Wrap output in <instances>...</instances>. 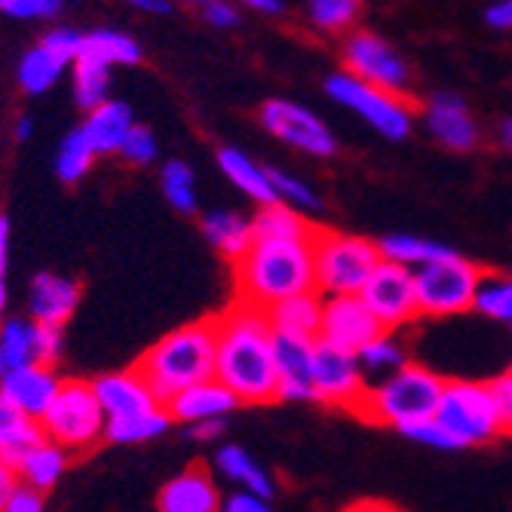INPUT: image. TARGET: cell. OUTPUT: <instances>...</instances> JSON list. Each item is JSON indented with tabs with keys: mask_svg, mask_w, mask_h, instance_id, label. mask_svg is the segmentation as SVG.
I'll use <instances>...</instances> for the list:
<instances>
[{
	"mask_svg": "<svg viewBox=\"0 0 512 512\" xmlns=\"http://www.w3.org/2000/svg\"><path fill=\"white\" fill-rule=\"evenodd\" d=\"M359 298L365 301V307L378 319L384 332H396L421 316L417 313V295H414V270L390 264V261L378 264V270L371 273Z\"/></svg>",
	"mask_w": 512,
	"mask_h": 512,
	"instance_id": "obj_13",
	"label": "cell"
},
{
	"mask_svg": "<svg viewBox=\"0 0 512 512\" xmlns=\"http://www.w3.org/2000/svg\"><path fill=\"white\" fill-rule=\"evenodd\" d=\"M325 92H329L332 102L359 114L371 129L381 132L387 142H405L414 129L417 108L411 99L390 96V92H381L375 86L350 77L347 71H335L325 80Z\"/></svg>",
	"mask_w": 512,
	"mask_h": 512,
	"instance_id": "obj_9",
	"label": "cell"
},
{
	"mask_svg": "<svg viewBox=\"0 0 512 512\" xmlns=\"http://www.w3.org/2000/svg\"><path fill=\"white\" fill-rule=\"evenodd\" d=\"M83 62H92V65H102V68H114V65H138L142 62V46L138 40L126 31H117V28H99V31H89L80 37V56Z\"/></svg>",
	"mask_w": 512,
	"mask_h": 512,
	"instance_id": "obj_28",
	"label": "cell"
},
{
	"mask_svg": "<svg viewBox=\"0 0 512 512\" xmlns=\"http://www.w3.org/2000/svg\"><path fill=\"white\" fill-rule=\"evenodd\" d=\"M160 188H163V197L166 203L181 212V215H194L197 212V175L194 169L184 163V160H169L163 169H160Z\"/></svg>",
	"mask_w": 512,
	"mask_h": 512,
	"instance_id": "obj_35",
	"label": "cell"
},
{
	"mask_svg": "<svg viewBox=\"0 0 512 512\" xmlns=\"http://www.w3.org/2000/svg\"><path fill=\"white\" fill-rule=\"evenodd\" d=\"M135 371L148 381L151 393L166 405L181 390L197 387L215 378V325L200 319L163 335L142 359Z\"/></svg>",
	"mask_w": 512,
	"mask_h": 512,
	"instance_id": "obj_3",
	"label": "cell"
},
{
	"mask_svg": "<svg viewBox=\"0 0 512 512\" xmlns=\"http://www.w3.org/2000/svg\"><path fill=\"white\" fill-rule=\"evenodd\" d=\"M399 436H405V439H411V442H417V445H427V448L454 451L451 442H448V436L442 433V427L433 421V417H430V421H421V424H411V427L399 430Z\"/></svg>",
	"mask_w": 512,
	"mask_h": 512,
	"instance_id": "obj_46",
	"label": "cell"
},
{
	"mask_svg": "<svg viewBox=\"0 0 512 512\" xmlns=\"http://www.w3.org/2000/svg\"><path fill=\"white\" fill-rule=\"evenodd\" d=\"M258 120L276 142H283L286 148H295L307 157L325 160L338 151V138H335L332 126L301 102L267 99L258 111Z\"/></svg>",
	"mask_w": 512,
	"mask_h": 512,
	"instance_id": "obj_11",
	"label": "cell"
},
{
	"mask_svg": "<svg viewBox=\"0 0 512 512\" xmlns=\"http://www.w3.org/2000/svg\"><path fill=\"white\" fill-rule=\"evenodd\" d=\"M246 10L264 13V16H283V13H289V4H283V0H249Z\"/></svg>",
	"mask_w": 512,
	"mask_h": 512,
	"instance_id": "obj_54",
	"label": "cell"
},
{
	"mask_svg": "<svg viewBox=\"0 0 512 512\" xmlns=\"http://www.w3.org/2000/svg\"><path fill=\"white\" fill-rule=\"evenodd\" d=\"M344 512H402V509L387 500H359V503H350Z\"/></svg>",
	"mask_w": 512,
	"mask_h": 512,
	"instance_id": "obj_55",
	"label": "cell"
},
{
	"mask_svg": "<svg viewBox=\"0 0 512 512\" xmlns=\"http://www.w3.org/2000/svg\"><path fill=\"white\" fill-rule=\"evenodd\" d=\"M197 13L209 28L218 31L237 28L243 22V10L237 4H230V0H203V4H197Z\"/></svg>",
	"mask_w": 512,
	"mask_h": 512,
	"instance_id": "obj_44",
	"label": "cell"
},
{
	"mask_svg": "<svg viewBox=\"0 0 512 512\" xmlns=\"http://www.w3.org/2000/svg\"><path fill=\"white\" fill-rule=\"evenodd\" d=\"M341 62H344L341 71H347L350 77L375 86L381 92H390V96L408 99V92L414 86V71H411L408 59L387 37L368 31V28H356L353 34L344 37Z\"/></svg>",
	"mask_w": 512,
	"mask_h": 512,
	"instance_id": "obj_10",
	"label": "cell"
},
{
	"mask_svg": "<svg viewBox=\"0 0 512 512\" xmlns=\"http://www.w3.org/2000/svg\"><path fill=\"white\" fill-rule=\"evenodd\" d=\"M356 359H359V365L365 371V378L375 375L381 381V378H387V375H393V371L408 365V350H405V344L399 341L396 332H381Z\"/></svg>",
	"mask_w": 512,
	"mask_h": 512,
	"instance_id": "obj_37",
	"label": "cell"
},
{
	"mask_svg": "<svg viewBox=\"0 0 512 512\" xmlns=\"http://www.w3.org/2000/svg\"><path fill=\"white\" fill-rule=\"evenodd\" d=\"M500 145L512 154V117H506L503 126H500Z\"/></svg>",
	"mask_w": 512,
	"mask_h": 512,
	"instance_id": "obj_58",
	"label": "cell"
},
{
	"mask_svg": "<svg viewBox=\"0 0 512 512\" xmlns=\"http://www.w3.org/2000/svg\"><path fill=\"white\" fill-rule=\"evenodd\" d=\"M80 31L74 28H50L31 50L19 59V86L28 96H40L50 86L62 80V74L77 62L80 56Z\"/></svg>",
	"mask_w": 512,
	"mask_h": 512,
	"instance_id": "obj_14",
	"label": "cell"
},
{
	"mask_svg": "<svg viewBox=\"0 0 512 512\" xmlns=\"http://www.w3.org/2000/svg\"><path fill=\"white\" fill-rule=\"evenodd\" d=\"M267 313V322L276 338H295V341H319V322H322V298L316 292L295 295L273 304Z\"/></svg>",
	"mask_w": 512,
	"mask_h": 512,
	"instance_id": "obj_23",
	"label": "cell"
},
{
	"mask_svg": "<svg viewBox=\"0 0 512 512\" xmlns=\"http://www.w3.org/2000/svg\"><path fill=\"white\" fill-rule=\"evenodd\" d=\"M215 325V381L240 405L276 399V335L267 313L252 304H230Z\"/></svg>",
	"mask_w": 512,
	"mask_h": 512,
	"instance_id": "obj_1",
	"label": "cell"
},
{
	"mask_svg": "<svg viewBox=\"0 0 512 512\" xmlns=\"http://www.w3.org/2000/svg\"><path fill=\"white\" fill-rule=\"evenodd\" d=\"M491 387V399H494V408H497V417H500V427H503V436H512V381L506 375L488 381Z\"/></svg>",
	"mask_w": 512,
	"mask_h": 512,
	"instance_id": "obj_47",
	"label": "cell"
},
{
	"mask_svg": "<svg viewBox=\"0 0 512 512\" xmlns=\"http://www.w3.org/2000/svg\"><path fill=\"white\" fill-rule=\"evenodd\" d=\"M105 424L108 417L92 393V381L68 378L50 411L40 417V436L68 454H83L105 442Z\"/></svg>",
	"mask_w": 512,
	"mask_h": 512,
	"instance_id": "obj_7",
	"label": "cell"
},
{
	"mask_svg": "<svg viewBox=\"0 0 512 512\" xmlns=\"http://www.w3.org/2000/svg\"><path fill=\"white\" fill-rule=\"evenodd\" d=\"M62 375L53 365H22V368H10L7 378L0 381V396H4L19 414H25L28 421L40 424V417L50 411V405L56 402L59 390H62Z\"/></svg>",
	"mask_w": 512,
	"mask_h": 512,
	"instance_id": "obj_17",
	"label": "cell"
},
{
	"mask_svg": "<svg viewBox=\"0 0 512 512\" xmlns=\"http://www.w3.org/2000/svg\"><path fill=\"white\" fill-rule=\"evenodd\" d=\"M506 378H509V381H512V365H509V371H506Z\"/></svg>",
	"mask_w": 512,
	"mask_h": 512,
	"instance_id": "obj_60",
	"label": "cell"
},
{
	"mask_svg": "<svg viewBox=\"0 0 512 512\" xmlns=\"http://www.w3.org/2000/svg\"><path fill=\"white\" fill-rule=\"evenodd\" d=\"M172 427V417L166 408L142 411V414H126V417H108L105 424V442L114 445H142L157 436H163Z\"/></svg>",
	"mask_w": 512,
	"mask_h": 512,
	"instance_id": "obj_31",
	"label": "cell"
},
{
	"mask_svg": "<svg viewBox=\"0 0 512 512\" xmlns=\"http://www.w3.org/2000/svg\"><path fill=\"white\" fill-rule=\"evenodd\" d=\"M92 393H96L105 417H126V414H142V411L163 408L160 399L151 393L148 381L138 375L135 368L108 371V375L92 381Z\"/></svg>",
	"mask_w": 512,
	"mask_h": 512,
	"instance_id": "obj_20",
	"label": "cell"
},
{
	"mask_svg": "<svg viewBox=\"0 0 512 512\" xmlns=\"http://www.w3.org/2000/svg\"><path fill=\"white\" fill-rule=\"evenodd\" d=\"M40 424L28 421L25 414H19L4 396H0V457H7L10 463H19L28 448L40 442Z\"/></svg>",
	"mask_w": 512,
	"mask_h": 512,
	"instance_id": "obj_34",
	"label": "cell"
},
{
	"mask_svg": "<svg viewBox=\"0 0 512 512\" xmlns=\"http://www.w3.org/2000/svg\"><path fill=\"white\" fill-rule=\"evenodd\" d=\"M34 329L28 316H10L0 322V356L7 368H22L34 362Z\"/></svg>",
	"mask_w": 512,
	"mask_h": 512,
	"instance_id": "obj_39",
	"label": "cell"
},
{
	"mask_svg": "<svg viewBox=\"0 0 512 512\" xmlns=\"http://www.w3.org/2000/svg\"><path fill=\"white\" fill-rule=\"evenodd\" d=\"M132 7L142 10V13H151V16H169V13H175V4H169V0H135Z\"/></svg>",
	"mask_w": 512,
	"mask_h": 512,
	"instance_id": "obj_56",
	"label": "cell"
},
{
	"mask_svg": "<svg viewBox=\"0 0 512 512\" xmlns=\"http://www.w3.org/2000/svg\"><path fill=\"white\" fill-rule=\"evenodd\" d=\"M203 237L209 246L224 255L230 264H237L252 249V218L234 209H215L203 218Z\"/></svg>",
	"mask_w": 512,
	"mask_h": 512,
	"instance_id": "obj_27",
	"label": "cell"
},
{
	"mask_svg": "<svg viewBox=\"0 0 512 512\" xmlns=\"http://www.w3.org/2000/svg\"><path fill=\"white\" fill-rule=\"evenodd\" d=\"M68 460L71 454L62 451L59 445L40 439L34 448H28L22 454V460L16 463V473H19V485L37 491V494H46L59 485V479L65 476L68 470Z\"/></svg>",
	"mask_w": 512,
	"mask_h": 512,
	"instance_id": "obj_29",
	"label": "cell"
},
{
	"mask_svg": "<svg viewBox=\"0 0 512 512\" xmlns=\"http://www.w3.org/2000/svg\"><path fill=\"white\" fill-rule=\"evenodd\" d=\"M433 421L448 436L451 448H479L503 436L488 381H445Z\"/></svg>",
	"mask_w": 512,
	"mask_h": 512,
	"instance_id": "obj_6",
	"label": "cell"
},
{
	"mask_svg": "<svg viewBox=\"0 0 512 512\" xmlns=\"http://www.w3.org/2000/svg\"><path fill=\"white\" fill-rule=\"evenodd\" d=\"M71 89H74V102L80 111H96L102 108L111 96V71L102 68V65H92V62H83L77 59L74 68H71Z\"/></svg>",
	"mask_w": 512,
	"mask_h": 512,
	"instance_id": "obj_36",
	"label": "cell"
},
{
	"mask_svg": "<svg viewBox=\"0 0 512 512\" xmlns=\"http://www.w3.org/2000/svg\"><path fill=\"white\" fill-rule=\"evenodd\" d=\"M163 408L169 411L172 421L194 427V424H203V421H227V414L237 411L240 402L234 399V393L212 378V381H203L197 387L181 390Z\"/></svg>",
	"mask_w": 512,
	"mask_h": 512,
	"instance_id": "obj_22",
	"label": "cell"
},
{
	"mask_svg": "<svg viewBox=\"0 0 512 512\" xmlns=\"http://www.w3.org/2000/svg\"><path fill=\"white\" fill-rule=\"evenodd\" d=\"M65 7L59 0H0V16L16 22H46L56 19Z\"/></svg>",
	"mask_w": 512,
	"mask_h": 512,
	"instance_id": "obj_43",
	"label": "cell"
},
{
	"mask_svg": "<svg viewBox=\"0 0 512 512\" xmlns=\"http://www.w3.org/2000/svg\"><path fill=\"white\" fill-rule=\"evenodd\" d=\"M221 512H273V500L258 497V494H246V491H234V494L224 497Z\"/></svg>",
	"mask_w": 512,
	"mask_h": 512,
	"instance_id": "obj_49",
	"label": "cell"
},
{
	"mask_svg": "<svg viewBox=\"0 0 512 512\" xmlns=\"http://www.w3.org/2000/svg\"><path fill=\"white\" fill-rule=\"evenodd\" d=\"M7 371H10V368H7L4 356H0V381H4V378H7Z\"/></svg>",
	"mask_w": 512,
	"mask_h": 512,
	"instance_id": "obj_59",
	"label": "cell"
},
{
	"mask_svg": "<svg viewBox=\"0 0 512 512\" xmlns=\"http://www.w3.org/2000/svg\"><path fill=\"white\" fill-rule=\"evenodd\" d=\"M7 273H10V218L0 215V322L7 316V301H10V289H7Z\"/></svg>",
	"mask_w": 512,
	"mask_h": 512,
	"instance_id": "obj_48",
	"label": "cell"
},
{
	"mask_svg": "<svg viewBox=\"0 0 512 512\" xmlns=\"http://www.w3.org/2000/svg\"><path fill=\"white\" fill-rule=\"evenodd\" d=\"M442 390H445L442 375H436L427 365L408 362L405 368L393 371V375L368 384L356 414L362 421L393 427L399 433L411 424L430 421L442 399Z\"/></svg>",
	"mask_w": 512,
	"mask_h": 512,
	"instance_id": "obj_4",
	"label": "cell"
},
{
	"mask_svg": "<svg viewBox=\"0 0 512 512\" xmlns=\"http://www.w3.org/2000/svg\"><path fill=\"white\" fill-rule=\"evenodd\" d=\"M19 488V473L16 463H10L7 457H0V503H4L13 491Z\"/></svg>",
	"mask_w": 512,
	"mask_h": 512,
	"instance_id": "obj_52",
	"label": "cell"
},
{
	"mask_svg": "<svg viewBox=\"0 0 512 512\" xmlns=\"http://www.w3.org/2000/svg\"><path fill=\"white\" fill-rule=\"evenodd\" d=\"M0 512H43V494L19 485L4 503H0Z\"/></svg>",
	"mask_w": 512,
	"mask_h": 512,
	"instance_id": "obj_50",
	"label": "cell"
},
{
	"mask_svg": "<svg viewBox=\"0 0 512 512\" xmlns=\"http://www.w3.org/2000/svg\"><path fill=\"white\" fill-rule=\"evenodd\" d=\"M482 270L448 249L442 258L414 270V295H417V313L421 316H457L467 313L476 304Z\"/></svg>",
	"mask_w": 512,
	"mask_h": 512,
	"instance_id": "obj_8",
	"label": "cell"
},
{
	"mask_svg": "<svg viewBox=\"0 0 512 512\" xmlns=\"http://www.w3.org/2000/svg\"><path fill=\"white\" fill-rule=\"evenodd\" d=\"M384 329L371 316L359 295L344 298H322V322H319V341L335 350L359 356Z\"/></svg>",
	"mask_w": 512,
	"mask_h": 512,
	"instance_id": "obj_15",
	"label": "cell"
},
{
	"mask_svg": "<svg viewBox=\"0 0 512 512\" xmlns=\"http://www.w3.org/2000/svg\"><path fill=\"white\" fill-rule=\"evenodd\" d=\"M270 169V181H273V191H276V200L295 209V212H322V197L319 191H313V184H307L304 178L279 169V166H267Z\"/></svg>",
	"mask_w": 512,
	"mask_h": 512,
	"instance_id": "obj_41",
	"label": "cell"
},
{
	"mask_svg": "<svg viewBox=\"0 0 512 512\" xmlns=\"http://www.w3.org/2000/svg\"><path fill=\"white\" fill-rule=\"evenodd\" d=\"M378 252L390 264L417 270V267L442 258L448 252V246L436 243V240H427V237H417V234H387V237L378 240Z\"/></svg>",
	"mask_w": 512,
	"mask_h": 512,
	"instance_id": "obj_32",
	"label": "cell"
},
{
	"mask_svg": "<svg viewBox=\"0 0 512 512\" xmlns=\"http://www.w3.org/2000/svg\"><path fill=\"white\" fill-rule=\"evenodd\" d=\"M80 304V283L65 273L43 270L31 279L28 289V319L34 325H50V329H62V325L74 316Z\"/></svg>",
	"mask_w": 512,
	"mask_h": 512,
	"instance_id": "obj_18",
	"label": "cell"
},
{
	"mask_svg": "<svg viewBox=\"0 0 512 512\" xmlns=\"http://www.w3.org/2000/svg\"><path fill=\"white\" fill-rule=\"evenodd\" d=\"M476 313L512 325V276L503 273H482L476 289Z\"/></svg>",
	"mask_w": 512,
	"mask_h": 512,
	"instance_id": "obj_40",
	"label": "cell"
},
{
	"mask_svg": "<svg viewBox=\"0 0 512 512\" xmlns=\"http://www.w3.org/2000/svg\"><path fill=\"white\" fill-rule=\"evenodd\" d=\"M65 353V335L62 329H50V325H37L34 329V362L40 365H53Z\"/></svg>",
	"mask_w": 512,
	"mask_h": 512,
	"instance_id": "obj_45",
	"label": "cell"
},
{
	"mask_svg": "<svg viewBox=\"0 0 512 512\" xmlns=\"http://www.w3.org/2000/svg\"><path fill=\"white\" fill-rule=\"evenodd\" d=\"M482 19L494 31H512V0H497V4H488Z\"/></svg>",
	"mask_w": 512,
	"mask_h": 512,
	"instance_id": "obj_51",
	"label": "cell"
},
{
	"mask_svg": "<svg viewBox=\"0 0 512 512\" xmlns=\"http://www.w3.org/2000/svg\"><path fill=\"white\" fill-rule=\"evenodd\" d=\"M316 230L319 227L307 215H301L283 203L264 206L252 218V237L255 240H301V237H313Z\"/></svg>",
	"mask_w": 512,
	"mask_h": 512,
	"instance_id": "obj_30",
	"label": "cell"
},
{
	"mask_svg": "<svg viewBox=\"0 0 512 512\" xmlns=\"http://www.w3.org/2000/svg\"><path fill=\"white\" fill-rule=\"evenodd\" d=\"M221 488L206 467H188L178 476H172L160 494H157V509L160 512H221Z\"/></svg>",
	"mask_w": 512,
	"mask_h": 512,
	"instance_id": "obj_19",
	"label": "cell"
},
{
	"mask_svg": "<svg viewBox=\"0 0 512 512\" xmlns=\"http://www.w3.org/2000/svg\"><path fill=\"white\" fill-rule=\"evenodd\" d=\"M381 252L375 240L341 230H316L313 237V279L319 298H344L359 295L371 273L381 264Z\"/></svg>",
	"mask_w": 512,
	"mask_h": 512,
	"instance_id": "obj_5",
	"label": "cell"
},
{
	"mask_svg": "<svg viewBox=\"0 0 512 512\" xmlns=\"http://www.w3.org/2000/svg\"><path fill=\"white\" fill-rule=\"evenodd\" d=\"M215 160H218L221 172L227 175V181L234 184L237 191H243L249 200H255L261 209L279 203L276 191H273V181H270V169L261 166L255 157H249L246 151L227 145V148H218Z\"/></svg>",
	"mask_w": 512,
	"mask_h": 512,
	"instance_id": "obj_24",
	"label": "cell"
},
{
	"mask_svg": "<svg viewBox=\"0 0 512 512\" xmlns=\"http://www.w3.org/2000/svg\"><path fill=\"white\" fill-rule=\"evenodd\" d=\"M276 399L316 402L313 390V344L276 338Z\"/></svg>",
	"mask_w": 512,
	"mask_h": 512,
	"instance_id": "obj_21",
	"label": "cell"
},
{
	"mask_svg": "<svg viewBox=\"0 0 512 512\" xmlns=\"http://www.w3.org/2000/svg\"><path fill=\"white\" fill-rule=\"evenodd\" d=\"M120 157L129 166H151L160 157V145H157V135L148 126H132V132L126 135V142L120 148Z\"/></svg>",
	"mask_w": 512,
	"mask_h": 512,
	"instance_id": "obj_42",
	"label": "cell"
},
{
	"mask_svg": "<svg viewBox=\"0 0 512 512\" xmlns=\"http://www.w3.org/2000/svg\"><path fill=\"white\" fill-rule=\"evenodd\" d=\"M421 120L433 142L448 151L467 154L482 145L479 120L473 117L467 99L457 96V92H433L421 105Z\"/></svg>",
	"mask_w": 512,
	"mask_h": 512,
	"instance_id": "obj_16",
	"label": "cell"
},
{
	"mask_svg": "<svg viewBox=\"0 0 512 512\" xmlns=\"http://www.w3.org/2000/svg\"><path fill=\"white\" fill-rule=\"evenodd\" d=\"M313 237L252 240V249L234 264L237 301L252 304L258 310H270L286 298L316 292Z\"/></svg>",
	"mask_w": 512,
	"mask_h": 512,
	"instance_id": "obj_2",
	"label": "cell"
},
{
	"mask_svg": "<svg viewBox=\"0 0 512 512\" xmlns=\"http://www.w3.org/2000/svg\"><path fill=\"white\" fill-rule=\"evenodd\" d=\"M313 390H316V402L356 414L365 399L368 378L353 353H344V350H335L329 344L316 341L313 344Z\"/></svg>",
	"mask_w": 512,
	"mask_h": 512,
	"instance_id": "obj_12",
	"label": "cell"
},
{
	"mask_svg": "<svg viewBox=\"0 0 512 512\" xmlns=\"http://www.w3.org/2000/svg\"><path fill=\"white\" fill-rule=\"evenodd\" d=\"M188 430H191V439H197V442H215L218 436H224L227 421H203V424H194Z\"/></svg>",
	"mask_w": 512,
	"mask_h": 512,
	"instance_id": "obj_53",
	"label": "cell"
},
{
	"mask_svg": "<svg viewBox=\"0 0 512 512\" xmlns=\"http://www.w3.org/2000/svg\"><path fill=\"white\" fill-rule=\"evenodd\" d=\"M212 467H215L218 476H224L227 482H234L237 491L258 494V497H267V500H273V494H276L273 476L243 445H221L215 451V457H212Z\"/></svg>",
	"mask_w": 512,
	"mask_h": 512,
	"instance_id": "obj_26",
	"label": "cell"
},
{
	"mask_svg": "<svg viewBox=\"0 0 512 512\" xmlns=\"http://www.w3.org/2000/svg\"><path fill=\"white\" fill-rule=\"evenodd\" d=\"M96 166V151H92L89 138L83 129H74L62 138L59 154H56V175L65 184H77L89 175V169Z\"/></svg>",
	"mask_w": 512,
	"mask_h": 512,
	"instance_id": "obj_38",
	"label": "cell"
},
{
	"mask_svg": "<svg viewBox=\"0 0 512 512\" xmlns=\"http://www.w3.org/2000/svg\"><path fill=\"white\" fill-rule=\"evenodd\" d=\"M132 126H135V120H132L129 105L117 102V99H108L102 108L86 114L80 129L89 138V145H92V151H96V157H111V154H120Z\"/></svg>",
	"mask_w": 512,
	"mask_h": 512,
	"instance_id": "obj_25",
	"label": "cell"
},
{
	"mask_svg": "<svg viewBox=\"0 0 512 512\" xmlns=\"http://www.w3.org/2000/svg\"><path fill=\"white\" fill-rule=\"evenodd\" d=\"M13 135H16V142H28V138L34 135V123H31V117H19V120H16Z\"/></svg>",
	"mask_w": 512,
	"mask_h": 512,
	"instance_id": "obj_57",
	"label": "cell"
},
{
	"mask_svg": "<svg viewBox=\"0 0 512 512\" xmlns=\"http://www.w3.org/2000/svg\"><path fill=\"white\" fill-rule=\"evenodd\" d=\"M304 19L319 34L347 37L362 19V4L359 0H310L304 7Z\"/></svg>",
	"mask_w": 512,
	"mask_h": 512,
	"instance_id": "obj_33",
	"label": "cell"
}]
</instances>
